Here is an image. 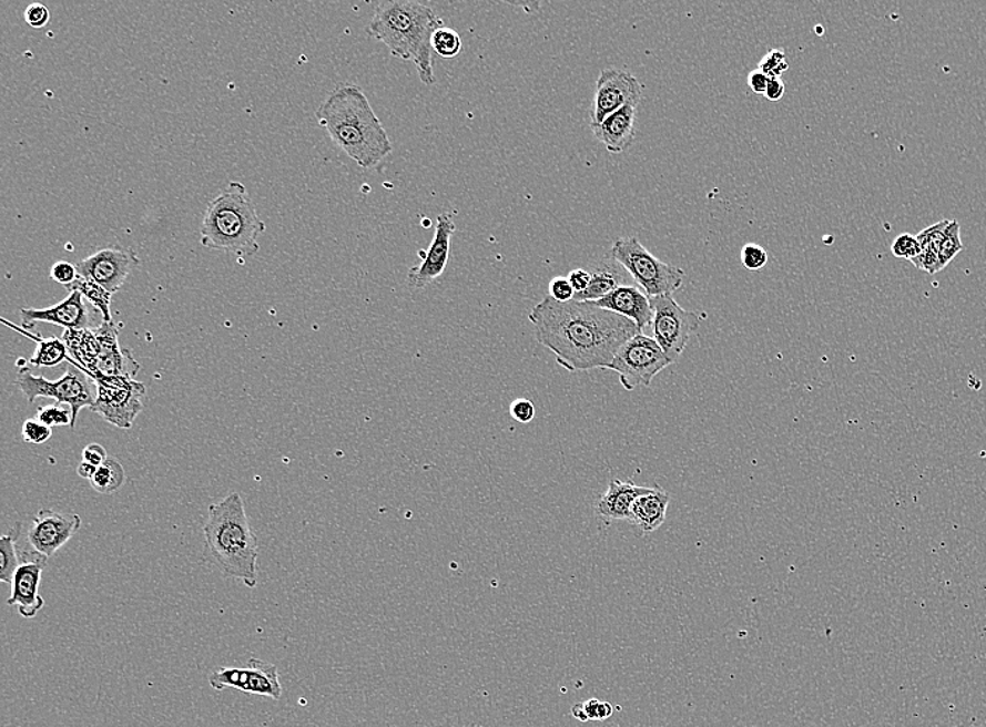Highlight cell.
Listing matches in <instances>:
<instances>
[{"instance_id": "17", "label": "cell", "mask_w": 986, "mask_h": 727, "mask_svg": "<svg viewBox=\"0 0 986 727\" xmlns=\"http://www.w3.org/2000/svg\"><path fill=\"white\" fill-rule=\"evenodd\" d=\"M100 340V355L94 364L92 379L103 377H125L135 379L140 373V362L133 358L132 352L120 346L119 328L113 322H104L95 328Z\"/></svg>"}, {"instance_id": "37", "label": "cell", "mask_w": 986, "mask_h": 727, "mask_svg": "<svg viewBox=\"0 0 986 727\" xmlns=\"http://www.w3.org/2000/svg\"><path fill=\"white\" fill-rule=\"evenodd\" d=\"M50 9H48L45 4L31 3L30 7L26 9L24 20L31 29H44V27L50 23Z\"/></svg>"}, {"instance_id": "22", "label": "cell", "mask_w": 986, "mask_h": 727, "mask_svg": "<svg viewBox=\"0 0 986 727\" xmlns=\"http://www.w3.org/2000/svg\"><path fill=\"white\" fill-rule=\"evenodd\" d=\"M670 495L668 491L652 489L648 494L639 496L633 502L631 520L629 522L641 529L644 533L658 531L665 521Z\"/></svg>"}, {"instance_id": "7", "label": "cell", "mask_w": 986, "mask_h": 727, "mask_svg": "<svg viewBox=\"0 0 986 727\" xmlns=\"http://www.w3.org/2000/svg\"><path fill=\"white\" fill-rule=\"evenodd\" d=\"M93 379L78 367H72L57 381H48L44 377H35L29 368H20L18 385L29 403L39 398L55 399L58 405H68L72 411V429L77 426L80 410L92 409L95 402Z\"/></svg>"}, {"instance_id": "40", "label": "cell", "mask_w": 986, "mask_h": 727, "mask_svg": "<svg viewBox=\"0 0 986 727\" xmlns=\"http://www.w3.org/2000/svg\"><path fill=\"white\" fill-rule=\"evenodd\" d=\"M548 290H550V297L559 303L572 301L575 294H577L572 285H570L568 277H556V279H552Z\"/></svg>"}, {"instance_id": "28", "label": "cell", "mask_w": 986, "mask_h": 727, "mask_svg": "<svg viewBox=\"0 0 986 727\" xmlns=\"http://www.w3.org/2000/svg\"><path fill=\"white\" fill-rule=\"evenodd\" d=\"M621 277L609 270H600L591 275L590 285L583 293L575 294L577 301L596 303L599 299L609 296L616 288L620 287Z\"/></svg>"}, {"instance_id": "14", "label": "cell", "mask_w": 986, "mask_h": 727, "mask_svg": "<svg viewBox=\"0 0 986 727\" xmlns=\"http://www.w3.org/2000/svg\"><path fill=\"white\" fill-rule=\"evenodd\" d=\"M82 526V520L77 513H58L51 510H41L37 513L29 531V543L34 552L50 559L61 550Z\"/></svg>"}, {"instance_id": "44", "label": "cell", "mask_w": 986, "mask_h": 727, "mask_svg": "<svg viewBox=\"0 0 986 727\" xmlns=\"http://www.w3.org/2000/svg\"><path fill=\"white\" fill-rule=\"evenodd\" d=\"M785 83H783L782 79H770L769 88L765 91V98L772 101V103H777L785 95Z\"/></svg>"}, {"instance_id": "42", "label": "cell", "mask_w": 986, "mask_h": 727, "mask_svg": "<svg viewBox=\"0 0 986 727\" xmlns=\"http://www.w3.org/2000/svg\"><path fill=\"white\" fill-rule=\"evenodd\" d=\"M568 280L572 285L575 293H583L590 285L591 275L585 269H575L569 273Z\"/></svg>"}, {"instance_id": "13", "label": "cell", "mask_w": 986, "mask_h": 727, "mask_svg": "<svg viewBox=\"0 0 986 727\" xmlns=\"http://www.w3.org/2000/svg\"><path fill=\"white\" fill-rule=\"evenodd\" d=\"M643 95V85L633 74L621 69L609 68L600 72L596 83L591 125L601 124L607 116L626 105L638 106Z\"/></svg>"}, {"instance_id": "30", "label": "cell", "mask_w": 986, "mask_h": 727, "mask_svg": "<svg viewBox=\"0 0 986 727\" xmlns=\"http://www.w3.org/2000/svg\"><path fill=\"white\" fill-rule=\"evenodd\" d=\"M963 249L960 224L957 221H952L941 244L939 259L942 269H945Z\"/></svg>"}, {"instance_id": "12", "label": "cell", "mask_w": 986, "mask_h": 727, "mask_svg": "<svg viewBox=\"0 0 986 727\" xmlns=\"http://www.w3.org/2000/svg\"><path fill=\"white\" fill-rule=\"evenodd\" d=\"M135 250L111 245L77 264L78 275L99 283L111 294L119 293L133 269L140 266Z\"/></svg>"}, {"instance_id": "1", "label": "cell", "mask_w": 986, "mask_h": 727, "mask_svg": "<svg viewBox=\"0 0 986 727\" xmlns=\"http://www.w3.org/2000/svg\"><path fill=\"white\" fill-rule=\"evenodd\" d=\"M529 320L538 344L552 351L569 372L607 370L621 346L642 334L631 319L594 303H559L550 296L531 309Z\"/></svg>"}, {"instance_id": "24", "label": "cell", "mask_w": 986, "mask_h": 727, "mask_svg": "<svg viewBox=\"0 0 986 727\" xmlns=\"http://www.w3.org/2000/svg\"><path fill=\"white\" fill-rule=\"evenodd\" d=\"M67 290L69 293L79 291L82 294V296L87 298L101 315H103L104 322H113V315H111L113 294L105 290L99 283L78 276V279L74 280L73 285L67 287Z\"/></svg>"}, {"instance_id": "45", "label": "cell", "mask_w": 986, "mask_h": 727, "mask_svg": "<svg viewBox=\"0 0 986 727\" xmlns=\"http://www.w3.org/2000/svg\"><path fill=\"white\" fill-rule=\"evenodd\" d=\"M98 469L99 468L93 467V464H90L88 462H82L79 464L77 472L80 475V478L92 480L94 478L95 472H98Z\"/></svg>"}, {"instance_id": "43", "label": "cell", "mask_w": 986, "mask_h": 727, "mask_svg": "<svg viewBox=\"0 0 986 727\" xmlns=\"http://www.w3.org/2000/svg\"><path fill=\"white\" fill-rule=\"evenodd\" d=\"M770 78L766 76L765 73H762L760 69H755V71L751 72L748 78L749 88L753 90L755 94H765L766 88H769Z\"/></svg>"}, {"instance_id": "39", "label": "cell", "mask_w": 986, "mask_h": 727, "mask_svg": "<svg viewBox=\"0 0 986 727\" xmlns=\"http://www.w3.org/2000/svg\"><path fill=\"white\" fill-rule=\"evenodd\" d=\"M510 416L511 419L521 422V424H529L530 421L535 420L536 406L529 399H516L510 405Z\"/></svg>"}, {"instance_id": "4", "label": "cell", "mask_w": 986, "mask_h": 727, "mask_svg": "<svg viewBox=\"0 0 986 727\" xmlns=\"http://www.w3.org/2000/svg\"><path fill=\"white\" fill-rule=\"evenodd\" d=\"M204 534L207 552L222 574L250 587L257 585L258 539L250 528L242 495L231 493L210 506Z\"/></svg>"}, {"instance_id": "29", "label": "cell", "mask_w": 986, "mask_h": 727, "mask_svg": "<svg viewBox=\"0 0 986 727\" xmlns=\"http://www.w3.org/2000/svg\"><path fill=\"white\" fill-rule=\"evenodd\" d=\"M431 48H434V52L441 58H455L461 52V37L456 30L444 25L441 29L435 31L434 37H431Z\"/></svg>"}, {"instance_id": "41", "label": "cell", "mask_w": 986, "mask_h": 727, "mask_svg": "<svg viewBox=\"0 0 986 727\" xmlns=\"http://www.w3.org/2000/svg\"><path fill=\"white\" fill-rule=\"evenodd\" d=\"M83 462H88L93 464L95 468H100L109 457H106L105 449L99 443H90L87 448L83 449L82 453Z\"/></svg>"}, {"instance_id": "27", "label": "cell", "mask_w": 986, "mask_h": 727, "mask_svg": "<svg viewBox=\"0 0 986 727\" xmlns=\"http://www.w3.org/2000/svg\"><path fill=\"white\" fill-rule=\"evenodd\" d=\"M125 483V470L114 458H109L101 464L94 478L90 480L92 488L100 494H114Z\"/></svg>"}, {"instance_id": "16", "label": "cell", "mask_w": 986, "mask_h": 727, "mask_svg": "<svg viewBox=\"0 0 986 727\" xmlns=\"http://www.w3.org/2000/svg\"><path fill=\"white\" fill-rule=\"evenodd\" d=\"M456 233V224L449 213L437 216L436 232L430 247L424 255L423 264L408 272V283L413 287L424 288L444 275L449 262L451 238Z\"/></svg>"}, {"instance_id": "33", "label": "cell", "mask_w": 986, "mask_h": 727, "mask_svg": "<svg viewBox=\"0 0 986 727\" xmlns=\"http://www.w3.org/2000/svg\"><path fill=\"white\" fill-rule=\"evenodd\" d=\"M37 419L51 429L52 427L72 426V411L57 405L44 406L37 411Z\"/></svg>"}, {"instance_id": "34", "label": "cell", "mask_w": 986, "mask_h": 727, "mask_svg": "<svg viewBox=\"0 0 986 727\" xmlns=\"http://www.w3.org/2000/svg\"><path fill=\"white\" fill-rule=\"evenodd\" d=\"M892 253L895 258L914 262L921 254L919 240L916 238V235L901 234L894 239Z\"/></svg>"}, {"instance_id": "35", "label": "cell", "mask_w": 986, "mask_h": 727, "mask_svg": "<svg viewBox=\"0 0 986 727\" xmlns=\"http://www.w3.org/2000/svg\"><path fill=\"white\" fill-rule=\"evenodd\" d=\"M770 255L759 244H745L742 249V264L750 272H760L769 265Z\"/></svg>"}, {"instance_id": "19", "label": "cell", "mask_w": 986, "mask_h": 727, "mask_svg": "<svg viewBox=\"0 0 986 727\" xmlns=\"http://www.w3.org/2000/svg\"><path fill=\"white\" fill-rule=\"evenodd\" d=\"M637 110L636 105H626L614 114L607 116L601 124H590L597 141L604 144L610 153L627 152L636 141Z\"/></svg>"}, {"instance_id": "9", "label": "cell", "mask_w": 986, "mask_h": 727, "mask_svg": "<svg viewBox=\"0 0 986 727\" xmlns=\"http://www.w3.org/2000/svg\"><path fill=\"white\" fill-rule=\"evenodd\" d=\"M671 364L658 341L641 334L621 346L607 370L617 372L622 387L631 392L639 387H649L653 378Z\"/></svg>"}, {"instance_id": "20", "label": "cell", "mask_w": 986, "mask_h": 727, "mask_svg": "<svg viewBox=\"0 0 986 727\" xmlns=\"http://www.w3.org/2000/svg\"><path fill=\"white\" fill-rule=\"evenodd\" d=\"M594 304L607 311L631 319L641 330L652 325L653 309L650 306V298L638 287L620 286Z\"/></svg>"}, {"instance_id": "10", "label": "cell", "mask_w": 986, "mask_h": 727, "mask_svg": "<svg viewBox=\"0 0 986 727\" xmlns=\"http://www.w3.org/2000/svg\"><path fill=\"white\" fill-rule=\"evenodd\" d=\"M653 309L652 329L654 340L662 347L671 362L680 360L691 336L700 329L702 317L685 311L673 296L649 297Z\"/></svg>"}, {"instance_id": "21", "label": "cell", "mask_w": 986, "mask_h": 727, "mask_svg": "<svg viewBox=\"0 0 986 727\" xmlns=\"http://www.w3.org/2000/svg\"><path fill=\"white\" fill-rule=\"evenodd\" d=\"M650 490L652 489L641 488V485L629 483V481L612 479L609 489L597 504V513L607 521H629L633 502L639 496L648 494Z\"/></svg>"}, {"instance_id": "23", "label": "cell", "mask_w": 986, "mask_h": 727, "mask_svg": "<svg viewBox=\"0 0 986 727\" xmlns=\"http://www.w3.org/2000/svg\"><path fill=\"white\" fill-rule=\"evenodd\" d=\"M951 226V221H942L927 227L916 235L919 240L921 254L913 264L916 269L925 270L929 275L943 270L939 259V249L943 238Z\"/></svg>"}, {"instance_id": "32", "label": "cell", "mask_w": 986, "mask_h": 727, "mask_svg": "<svg viewBox=\"0 0 986 727\" xmlns=\"http://www.w3.org/2000/svg\"><path fill=\"white\" fill-rule=\"evenodd\" d=\"M759 69L770 79H781L782 74L789 71V62L785 51L771 50L761 59Z\"/></svg>"}, {"instance_id": "31", "label": "cell", "mask_w": 986, "mask_h": 727, "mask_svg": "<svg viewBox=\"0 0 986 727\" xmlns=\"http://www.w3.org/2000/svg\"><path fill=\"white\" fill-rule=\"evenodd\" d=\"M570 713L580 721L606 720L612 715V707L609 703H601L599 699L593 698L589 699V702L573 705Z\"/></svg>"}, {"instance_id": "11", "label": "cell", "mask_w": 986, "mask_h": 727, "mask_svg": "<svg viewBox=\"0 0 986 727\" xmlns=\"http://www.w3.org/2000/svg\"><path fill=\"white\" fill-rule=\"evenodd\" d=\"M212 688L223 692L226 688L238 689L244 694L261 695L279 699L282 686L276 666L260 659H250L244 667H218L210 676Z\"/></svg>"}, {"instance_id": "15", "label": "cell", "mask_w": 986, "mask_h": 727, "mask_svg": "<svg viewBox=\"0 0 986 727\" xmlns=\"http://www.w3.org/2000/svg\"><path fill=\"white\" fill-rule=\"evenodd\" d=\"M20 566L16 572L12 596L8 598L9 606H18L20 616L34 618L37 613L44 607V598L40 596L39 587L42 571L47 566V557L34 550L20 552Z\"/></svg>"}, {"instance_id": "8", "label": "cell", "mask_w": 986, "mask_h": 727, "mask_svg": "<svg viewBox=\"0 0 986 727\" xmlns=\"http://www.w3.org/2000/svg\"><path fill=\"white\" fill-rule=\"evenodd\" d=\"M95 402L90 409L110 424L130 430L145 405L146 387L140 381L125 377L93 378Z\"/></svg>"}, {"instance_id": "25", "label": "cell", "mask_w": 986, "mask_h": 727, "mask_svg": "<svg viewBox=\"0 0 986 727\" xmlns=\"http://www.w3.org/2000/svg\"><path fill=\"white\" fill-rule=\"evenodd\" d=\"M20 533L21 525L16 523L12 531L0 539V580L4 584L13 585L16 572H18L20 566V554L18 549H16Z\"/></svg>"}, {"instance_id": "2", "label": "cell", "mask_w": 986, "mask_h": 727, "mask_svg": "<svg viewBox=\"0 0 986 727\" xmlns=\"http://www.w3.org/2000/svg\"><path fill=\"white\" fill-rule=\"evenodd\" d=\"M316 117L333 142L360 168L377 167L393 152L385 126L358 85L334 89L318 106Z\"/></svg>"}, {"instance_id": "38", "label": "cell", "mask_w": 986, "mask_h": 727, "mask_svg": "<svg viewBox=\"0 0 986 727\" xmlns=\"http://www.w3.org/2000/svg\"><path fill=\"white\" fill-rule=\"evenodd\" d=\"M51 279L53 281L60 283V285L69 287L73 285L74 280L78 279V269L77 265L69 264V262H57L53 264L50 272Z\"/></svg>"}, {"instance_id": "3", "label": "cell", "mask_w": 986, "mask_h": 727, "mask_svg": "<svg viewBox=\"0 0 986 727\" xmlns=\"http://www.w3.org/2000/svg\"><path fill=\"white\" fill-rule=\"evenodd\" d=\"M444 27L434 10L414 0H388L376 8L367 31L394 57L417 65L420 82L435 84L431 37Z\"/></svg>"}, {"instance_id": "36", "label": "cell", "mask_w": 986, "mask_h": 727, "mask_svg": "<svg viewBox=\"0 0 986 727\" xmlns=\"http://www.w3.org/2000/svg\"><path fill=\"white\" fill-rule=\"evenodd\" d=\"M21 437H23L26 442L40 446V443L51 440L52 429L51 427L42 424L39 419H29L24 421L23 429H21Z\"/></svg>"}, {"instance_id": "5", "label": "cell", "mask_w": 986, "mask_h": 727, "mask_svg": "<svg viewBox=\"0 0 986 727\" xmlns=\"http://www.w3.org/2000/svg\"><path fill=\"white\" fill-rule=\"evenodd\" d=\"M265 233L252 196L242 182L233 181L207 205L201 226V244L234 258H253Z\"/></svg>"}, {"instance_id": "6", "label": "cell", "mask_w": 986, "mask_h": 727, "mask_svg": "<svg viewBox=\"0 0 986 727\" xmlns=\"http://www.w3.org/2000/svg\"><path fill=\"white\" fill-rule=\"evenodd\" d=\"M611 255L631 273L648 297L673 296L682 287L685 272L655 258L637 237L618 238Z\"/></svg>"}, {"instance_id": "18", "label": "cell", "mask_w": 986, "mask_h": 727, "mask_svg": "<svg viewBox=\"0 0 986 727\" xmlns=\"http://www.w3.org/2000/svg\"><path fill=\"white\" fill-rule=\"evenodd\" d=\"M21 324L24 329L34 328L35 324L45 322L68 329H90L92 317L79 291H71L65 299L48 308H21Z\"/></svg>"}, {"instance_id": "26", "label": "cell", "mask_w": 986, "mask_h": 727, "mask_svg": "<svg viewBox=\"0 0 986 727\" xmlns=\"http://www.w3.org/2000/svg\"><path fill=\"white\" fill-rule=\"evenodd\" d=\"M29 338L37 341V350L34 352V356L30 358L31 366L57 367L60 366V364H62L63 361L71 360L65 341H63L62 339L34 338L33 335H29Z\"/></svg>"}]
</instances>
